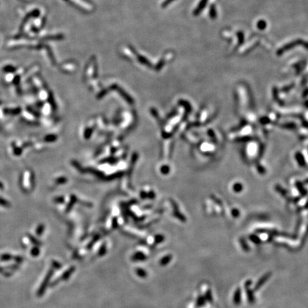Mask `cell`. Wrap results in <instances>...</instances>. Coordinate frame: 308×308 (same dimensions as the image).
<instances>
[{"label":"cell","instance_id":"11","mask_svg":"<svg viewBox=\"0 0 308 308\" xmlns=\"http://www.w3.org/2000/svg\"><path fill=\"white\" fill-rule=\"evenodd\" d=\"M0 188H2V184H1V182H0Z\"/></svg>","mask_w":308,"mask_h":308},{"label":"cell","instance_id":"4","mask_svg":"<svg viewBox=\"0 0 308 308\" xmlns=\"http://www.w3.org/2000/svg\"><path fill=\"white\" fill-rule=\"evenodd\" d=\"M270 276H271V273H267V274H265L263 277H262L261 278L259 279V281H258L257 284H256V286H255V290H258L260 288V287L263 286V285L264 284V283L266 282V281L268 280L269 278H270Z\"/></svg>","mask_w":308,"mask_h":308},{"label":"cell","instance_id":"2","mask_svg":"<svg viewBox=\"0 0 308 308\" xmlns=\"http://www.w3.org/2000/svg\"><path fill=\"white\" fill-rule=\"evenodd\" d=\"M301 44H302V45H304V47L308 48V43H307V42H304L302 40H297V41H295V42H291V43H289L288 44H287V45L285 46L284 47L281 48L280 49H279L278 50L277 54H282V53L285 52V51L289 50V49H292V48L296 47L297 45H301Z\"/></svg>","mask_w":308,"mask_h":308},{"label":"cell","instance_id":"3","mask_svg":"<svg viewBox=\"0 0 308 308\" xmlns=\"http://www.w3.org/2000/svg\"><path fill=\"white\" fill-rule=\"evenodd\" d=\"M208 0H201L200 3L198 5L197 7L195 8V10L193 11V15L195 16L198 15L199 14L203 11V10L206 7V6L208 4Z\"/></svg>","mask_w":308,"mask_h":308},{"label":"cell","instance_id":"1","mask_svg":"<svg viewBox=\"0 0 308 308\" xmlns=\"http://www.w3.org/2000/svg\"><path fill=\"white\" fill-rule=\"evenodd\" d=\"M31 180H32V177H31V171L29 170H25L23 173L22 181V186L24 191H29L31 186Z\"/></svg>","mask_w":308,"mask_h":308},{"label":"cell","instance_id":"6","mask_svg":"<svg viewBox=\"0 0 308 308\" xmlns=\"http://www.w3.org/2000/svg\"><path fill=\"white\" fill-rule=\"evenodd\" d=\"M209 14H210V17H211V18L212 19H215V18H216L217 12H216V10H215V6L213 4L211 5V8H210Z\"/></svg>","mask_w":308,"mask_h":308},{"label":"cell","instance_id":"7","mask_svg":"<svg viewBox=\"0 0 308 308\" xmlns=\"http://www.w3.org/2000/svg\"><path fill=\"white\" fill-rule=\"evenodd\" d=\"M138 61H139L141 64H146L147 66L151 65L150 62H149V60H148L146 58L144 57V56H138Z\"/></svg>","mask_w":308,"mask_h":308},{"label":"cell","instance_id":"9","mask_svg":"<svg viewBox=\"0 0 308 308\" xmlns=\"http://www.w3.org/2000/svg\"><path fill=\"white\" fill-rule=\"evenodd\" d=\"M0 205H1V206H4V207H8V206H10V203H9V202H7L5 199L0 197Z\"/></svg>","mask_w":308,"mask_h":308},{"label":"cell","instance_id":"8","mask_svg":"<svg viewBox=\"0 0 308 308\" xmlns=\"http://www.w3.org/2000/svg\"><path fill=\"white\" fill-rule=\"evenodd\" d=\"M267 24H266V22H265L264 20H260L259 21L258 23V29H260V30H263L265 29V27H266Z\"/></svg>","mask_w":308,"mask_h":308},{"label":"cell","instance_id":"5","mask_svg":"<svg viewBox=\"0 0 308 308\" xmlns=\"http://www.w3.org/2000/svg\"><path fill=\"white\" fill-rule=\"evenodd\" d=\"M241 291L240 289H237L236 293L234 295V298H233V301H234V303L236 304H238L240 302V299H241Z\"/></svg>","mask_w":308,"mask_h":308},{"label":"cell","instance_id":"10","mask_svg":"<svg viewBox=\"0 0 308 308\" xmlns=\"http://www.w3.org/2000/svg\"><path fill=\"white\" fill-rule=\"evenodd\" d=\"M174 0H165V1H164V2L163 3V4H162V6H163V7H165L168 6V4H170V3L173 2Z\"/></svg>","mask_w":308,"mask_h":308}]
</instances>
